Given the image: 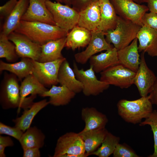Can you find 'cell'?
I'll list each match as a JSON object with an SVG mask.
<instances>
[{"label": "cell", "mask_w": 157, "mask_h": 157, "mask_svg": "<svg viewBox=\"0 0 157 157\" xmlns=\"http://www.w3.org/2000/svg\"><path fill=\"white\" fill-rule=\"evenodd\" d=\"M149 96L134 100H119L117 104L118 115L125 122L135 124L147 117L153 111Z\"/></svg>", "instance_id": "7a4b0ae2"}, {"label": "cell", "mask_w": 157, "mask_h": 157, "mask_svg": "<svg viewBox=\"0 0 157 157\" xmlns=\"http://www.w3.org/2000/svg\"><path fill=\"white\" fill-rule=\"evenodd\" d=\"M100 80L110 85L127 88L133 84L136 72L118 64L100 73Z\"/></svg>", "instance_id": "52a82bcc"}, {"label": "cell", "mask_w": 157, "mask_h": 157, "mask_svg": "<svg viewBox=\"0 0 157 157\" xmlns=\"http://www.w3.org/2000/svg\"><path fill=\"white\" fill-rule=\"evenodd\" d=\"M47 90L32 74L25 78L20 85V108H29L36 95L40 96Z\"/></svg>", "instance_id": "7c38bea8"}, {"label": "cell", "mask_w": 157, "mask_h": 157, "mask_svg": "<svg viewBox=\"0 0 157 157\" xmlns=\"http://www.w3.org/2000/svg\"><path fill=\"white\" fill-rule=\"evenodd\" d=\"M119 137L108 132L103 141L101 146L90 155L99 157H108L113 153L117 145L119 143Z\"/></svg>", "instance_id": "4dcf8cb0"}, {"label": "cell", "mask_w": 157, "mask_h": 157, "mask_svg": "<svg viewBox=\"0 0 157 157\" xmlns=\"http://www.w3.org/2000/svg\"><path fill=\"white\" fill-rule=\"evenodd\" d=\"M75 157L88 156L85 152L83 141L78 133L69 132L58 139L53 157H69L71 155Z\"/></svg>", "instance_id": "5b68a950"}, {"label": "cell", "mask_w": 157, "mask_h": 157, "mask_svg": "<svg viewBox=\"0 0 157 157\" xmlns=\"http://www.w3.org/2000/svg\"><path fill=\"white\" fill-rule=\"evenodd\" d=\"M86 70L79 69L76 63L73 64V70L76 78L83 85L82 92L87 96H97L107 89L110 85L99 80L92 67Z\"/></svg>", "instance_id": "ba28073f"}, {"label": "cell", "mask_w": 157, "mask_h": 157, "mask_svg": "<svg viewBox=\"0 0 157 157\" xmlns=\"http://www.w3.org/2000/svg\"><path fill=\"white\" fill-rule=\"evenodd\" d=\"M24 132L15 126L12 127L0 122V134H6L11 136L19 141Z\"/></svg>", "instance_id": "e575fe53"}, {"label": "cell", "mask_w": 157, "mask_h": 157, "mask_svg": "<svg viewBox=\"0 0 157 157\" xmlns=\"http://www.w3.org/2000/svg\"><path fill=\"white\" fill-rule=\"evenodd\" d=\"M66 37L51 40L41 45V52L38 61L44 63L63 58L61 51L66 42Z\"/></svg>", "instance_id": "cb8c5ba5"}, {"label": "cell", "mask_w": 157, "mask_h": 157, "mask_svg": "<svg viewBox=\"0 0 157 157\" xmlns=\"http://www.w3.org/2000/svg\"><path fill=\"white\" fill-rule=\"evenodd\" d=\"M15 32L23 34L41 45L51 40L67 37L68 32L56 25L38 22L21 20Z\"/></svg>", "instance_id": "6da1fadb"}, {"label": "cell", "mask_w": 157, "mask_h": 157, "mask_svg": "<svg viewBox=\"0 0 157 157\" xmlns=\"http://www.w3.org/2000/svg\"><path fill=\"white\" fill-rule=\"evenodd\" d=\"M49 104V101L46 99L33 103L29 108L24 109L20 117L13 119L15 126L24 132L30 127L33 119L37 113Z\"/></svg>", "instance_id": "f1b7e54d"}, {"label": "cell", "mask_w": 157, "mask_h": 157, "mask_svg": "<svg viewBox=\"0 0 157 157\" xmlns=\"http://www.w3.org/2000/svg\"><path fill=\"white\" fill-rule=\"evenodd\" d=\"M141 27L118 16L116 28L105 33V39L118 51L129 45L136 38Z\"/></svg>", "instance_id": "3957f363"}, {"label": "cell", "mask_w": 157, "mask_h": 157, "mask_svg": "<svg viewBox=\"0 0 157 157\" xmlns=\"http://www.w3.org/2000/svg\"><path fill=\"white\" fill-rule=\"evenodd\" d=\"M63 2L65 5L70 6H71L72 0H63Z\"/></svg>", "instance_id": "ee69618b"}, {"label": "cell", "mask_w": 157, "mask_h": 157, "mask_svg": "<svg viewBox=\"0 0 157 157\" xmlns=\"http://www.w3.org/2000/svg\"><path fill=\"white\" fill-rule=\"evenodd\" d=\"M40 148L31 147L23 149V157H40L41 156Z\"/></svg>", "instance_id": "ab89813d"}, {"label": "cell", "mask_w": 157, "mask_h": 157, "mask_svg": "<svg viewBox=\"0 0 157 157\" xmlns=\"http://www.w3.org/2000/svg\"><path fill=\"white\" fill-rule=\"evenodd\" d=\"M14 144L13 141L11 138L8 136H3L0 135V157H5L6 155L4 153L6 147H12Z\"/></svg>", "instance_id": "f35d334b"}, {"label": "cell", "mask_w": 157, "mask_h": 157, "mask_svg": "<svg viewBox=\"0 0 157 157\" xmlns=\"http://www.w3.org/2000/svg\"><path fill=\"white\" fill-rule=\"evenodd\" d=\"M108 132L105 127L78 133L83 141L85 153L88 156L101 145Z\"/></svg>", "instance_id": "83f0119b"}, {"label": "cell", "mask_w": 157, "mask_h": 157, "mask_svg": "<svg viewBox=\"0 0 157 157\" xmlns=\"http://www.w3.org/2000/svg\"><path fill=\"white\" fill-rule=\"evenodd\" d=\"M138 41L136 38L129 45L117 51L119 63L135 72L140 63Z\"/></svg>", "instance_id": "e0dca14e"}, {"label": "cell", "mask_w": 157, "mask_h": 157, "mask_svg": "<svg viewBox=\"0 0 157 157\" xmlns=\"http://www.w3.org/2000/svg\"><path fill=\"white\" fill-rule=\"evenodd\" d=\"M60 3L47 0L46 5L56 25L68 32L77 25L79 12L72 7Z\"/></svg>", "instance_id": "8992f818"}, {"label": "cell", "mask_w": 157, "mask_h": 157, "mask_svg": "<svg viewBox=\"0 0 157 157\" xmlns=\"http://www.w3.org/2000/svg\"><path fill=\"white\" fill-rule=\"evenodd\" d=\"M58 81L76 94L82 91L83 85L76 78L73 69L66 59L61 64L58 71Z\"/></svg>", "instance_id": "7402d4cb"}, {"label": "cell", "mask_w": 157, "mask_h": 157, "mask_svg": "<svg viewBox=\"0 0 157 157\" xmlns=\"http://www.w3.org/2000/svg\"><path fill=\"white\" fill-rule=\"evenodd\" d=\"M100 19L99 1L92 3L79 12L77 25L90 31H95L99 25Z\"/></svg>", "instance_id": "ffe728a7"}, {"label": "cell", "mask_w": 157, "mask_h": 157, "mask_svg": "<svg viewBox=\"0 0 157 157\" xmlns=\"http://www.w3.org/2000/svg\"><path fill=\"white\" fill-rule=\"evenodd\" d=\"M143 26L153 28L157 31V14L152 12L146 13L142 19Z\"/></svg>", "instance_id": "d590c367"}, {"label": "cell", "mask_w": 157, "mask_h": 157, "mask_svg": "<svg viewBox=\"0 0 157 157\" xmlns=\"http://www.w3.org/2000/svg\"><path fill=\"white\" fill-rule=\"evenodd\" d=\"M15 44L19 57L28 58L38 61L40 56L41 45L35 43L25 35L14 31L8 36Z\"/></svg>", "instance_id": "8fae6325"}, {"label": "cell", "mask_w": 157, "mask_h": 157, "mask_svg": "<svg viewBox=\"0 0 157 157\" xmlns=\"http://www.w3.org/2000/svg\"><path fill=\"white\" fill-rule=\"evenodd\" d=\"M15 44L2 32L0 34V58H5L10 63H15L18 59Z\"/></svg>", "instance_id": "1f68e13d"}, {"label": "cell", "mask_w": 157, "mask_h": 157, "mask_svg": "<svg viewBox=\"0 0 157 157\" xmlns=\"http://www.w3.org/2000/svg\"><path fill=\"white\" fill-rule=\"evenodd\" d=\"M139 42V52L147 53L149 56H157V31L144 26H142L136 36Z\"/></svg>", "instance_id": "2e32d148"}, {"label": "cell", "mask_w": 157, "mask_h": 157, "mask_svg": "<svg viewBox=\"0 0 157 157\" xmlns=\"http://www.w3.org/2000/svg\"><path fill=\"white\" fill-rule=\"evenodd\" d=\"M141 52L140 63L134 78L133 84L137 87L141 97H145L150 93L156 76L147 65L145 53Z\"/></svg>", "instance_id": "5bb4252c"}, {"label": "cell", "mask_w": 157, "mask_h": 157, "mask_svg": "<svg viewBox=\"0 0 157 157\" xmlns=\"http://www.w3.org/2000/svg\"><path fill=\"white\" fill-rule=\"evenodd\" d=\"M113 157H139L135 151L126 144L118 143L113 153Z\"/></svg>", "instance_id": "836d02e7"}, {"label": "cell", "mask_w": 157, "mask_h": 157, "mask_svg": "<svg viewBox=\"0 0 157 157\" xmlns=\"http://www.w3.org/2000/svg\"><path fill=\"white\" fill-rule=\"evenodd\" d=\"M146 125H149L151 127L154 135V151L153 153L149 157H157V111L154 110L149 116L145 119L144 121L140 123V126Z\"/></svg>", "instance_id": "d6a6232c"}, {"label": "cell", "mask_w": 157, "mask_h": 157, "mask_svg": "<svg viewBox=\"0 0 157 157\" xmlns=\"http://www.w3.org/2000/svg\"><path fill=\"white\" fill-rule=\"evenodd\" d=\"M56 1L58 2H59L60 3H63V0H55Z\"/></svg>", "instance_id": "f6af8a7d"}, {"label": "cell", "mask_w": 157, "mask_h": 157, "mask_svg": "<svg viewBox=\"0 0 157 157\" xmlns=\"http://www.w3.org/2000/svg\"><path fill=\"white\" fill-rule=\"evenodd\" d=\"M76 93L67 87L53 85L49 90L44 92L40 96L49 97V104L55 106L66 105L71 101Z\"/></svg>", "instance_id": "603a6c76"}, {"label": "cell", "mask_w": 157, "mask_h": 157, "mask_svg": "<svg viewBox=\"0 0 157 157\" xmlns=\"http://www.w3.org/2000/svg\"><path fill=\"white\" fill-rule=\"evenodd\" d=\"M19 81L14 74L4 73L0 86V102L4 109H20Z\"/></svg>", "instance_id": "277c9868"}, {"label": "cell", "mask_w": 157, "mask_h": 157, "mask_svg": "<svg viewBox=\"0 0 157 157\" xmlns=\"http://www.w3.org/2000/svg\"><path fill=\"white\" fill-rule=\"evenodd\" d=\"M91 39L85 50L74 55L75 60L78 63L85 64L95 54L114 47L106 41L104 32L95 30L91 31Z\"/></svg>", "instance_id": "4fadbf2b"}, {"label": "cell", "mask_w": 157, "mask_h": 157, "mask_svg": "<svg viewBox=\"0 0 157 157\" xmlns=\"http://www.w3.org/2000/svg\"><path fill=\"white\" fill-rule=\"evenodd\" d=\"M92 37L91 31L77 25L68 33L65 47L74 50L87 46Z\"/></svg>", "instance_id": "d4e9b609"}, {"label": "cell", "mask_w": 157, "mask_h": 157, "mask_svg": "<svg viewBox=\"0 0 157 157\" xmlns=\"http://www.w3.org/2000/svg\"><path fill=\"white\" fill-rule=\"evenodd\" d=\"M118 16L142 26V17L149 10L147 6L132 0H109Z\"/></svg>", "instance_id": "30bf717a"}, {"label": "cell", "mask_w": 157, "mask_h": 157, "mask_svg": "<svg viewBox=\"0 0 157 157\" xmlns=\"http://www.w3.org/2000/svg\"><path fill=\"white\" fill-rule=\"evenodd\" d=\"M152 104L157 106V77L149 95Z\"/></svg>", "instance_id": "60d3db41"}, {"label": "cell", "mask_w": 157, "mask_h": 157, "mask_svg": "<svg viewBox=\"0 0 157 157\" xmlns=\"http://www.w3.org/2000/svg\"><path fill=\"white\" fill-rule=\"evenodd\" d=\"M147 3L149 10L157 14V0H148Z\"/></svg>", "instance_id": "b9f144b4"}, {"label": "cell", "mask_w": 157, "mask_h": 157, "mask_svg": "<svg viewBox=\"0 0 157 157\" xmlns=\"http://www.w3.org/2000/svg\"><path fill=\"white\" fill-rule=\"evenodd\" d=\"M66 59L63 57L50 62L41 63L32 60V74L45 87H50L58 83V76L60 66Z\"/></svg>", "instance_id": "9c48e42d"}, {"label": "cell", "mask_w": 157, "mask_h": 157, "mask_svg": "<svg viewBox=\"0 0 157 157\" xmlns=\"http://www.w3.org/2000/svg\"><path fill=\"white\" fill-rule=\"evenodd\" d=\"M90 66L97 73H101L108 68L119 64L117 50L114 47L104 53L93 55L89 59Z\"/></svg>", "instance_id": "44dd1931"}, {"label": "cell", "mask_w": 157, "mask_h": 157, "mask_svg": "<svg viewBox=\"0 0 157 157\" xmlns=\"http://www.w3.org/2000/svg\"><path fill=\"white\" fill-rule=\"evenodd\" d=\"M18 0H9L4 5L0 7V18L3 19L8 16L13 10Z\"/></svg>", "instance_id": "8d00e7d4"}, {"label": "cell", "mask_w": 157, "mask_h": 157, "mask_svg": "<svg viewBox=\"0 0 157 157\" xmlns=\"http://www.w3.org/2000/svg\"><path fill=\"white\" fill-rule=\"evenodd\" d=\"M32 60L29 58H22L18 62L8 63L0 60V72L8 71L15 75L21 81L23 78L32 74Z\"/></svg>", "instance_id": "4316f807"}, {"label": "cell", "mask_w": 157, "mask_h": 157, "mask_svg": "<svg viewBox=\"0 0 157 157\" xmlns=\"http://www.w3.org/2000/svg\"><path fill=\"white\" fill-rule=\"evenodd\" d=\"M29 4V0H18L15 7L6 19L1 31L3 34L8 36L15 31L26 11Z\"/></svg>", "instance_id": "484cf974"}, {"label": "cell", "mask_w": 157, "mask_h": 157, "mask_svg": "<svg viewBox=\"0 0 157 157\" xmlns=\"http://www.w3.org/2000/svg\"><path fill=\"white\" fill-rule=\"evenodd\" d=\"M45 138L37 127H30L23 133L19 141L23 150L34 147L40 148L44 145Z\"/></svg>", "instance_id": "f546056e"}, {"label": "cell", "mask_w": 157, "mask_h": 157, "mask_svg": "<svg viewBox=\"0 0 157 157\" xmlns=\"http://www.w3.org/2000/svg\"><path fill=\"white\" fill-rule=\"evenodd\" d=\"M81 116L85 124L81 132L104 128L108 121L106 116L93 107L82 108Z\"/></svg>", "instance_id": "d6986e66"}, {"label": "cell", "mask_w": 157, "mask_h": 157, "mask_svg": "<svg viewBox=\"0 0 157 157\" xmlns=\"http://www.w3.org/2000/svg\"><path fill=\"white\" fill-rule=\"evenodd\" d=\"M47 0H29L28 7L21 20L56 25L52 14L46 6Z\"/></svg>", "instance_id": "9a60e30c"}, {"label": "cell", "mask_w": 157, "mask_h": 157, "mask_svg": "<svg viewBox=\"0 0 157 157\" xmlns=\"http://www.w3.org/2000/svg\"><path fill=\"white\" fill-rule=\"evenodd\" d=\"M99 24L96 30L106 32L116 27L118 16L109 0H100Z\"/></svg>", "instance_id": "ac0fdd59"}, {"label": "cell", "mask_w": 157, "mask_h": 157, "mask_svg": "<svg viewBox=\"0 0 157 157\" xmlns=\"http://www.w3.org/2000/svg\"><path fill=\"white\" fill-rule=\"evenodd\" d=\"M100 0H72V8L80 12L87 7L95 2Z\"/></svg>", "instance_id": "74e56055"}, {"label": "cell", "mask_w": 157, "mask_h": 157, "mask_svg": "<svg viewBox=\"0 0 157 157\" xmlns=\"http://www.w3.org/2000/svg\"><path fill=\"white\" fill-rule=\"evenodd\" d=\"M135 3L140 4L144 3H147L148 0H132Z\"/></svg>", "instance_id": "7bdbcfd3"}]
</instances>
